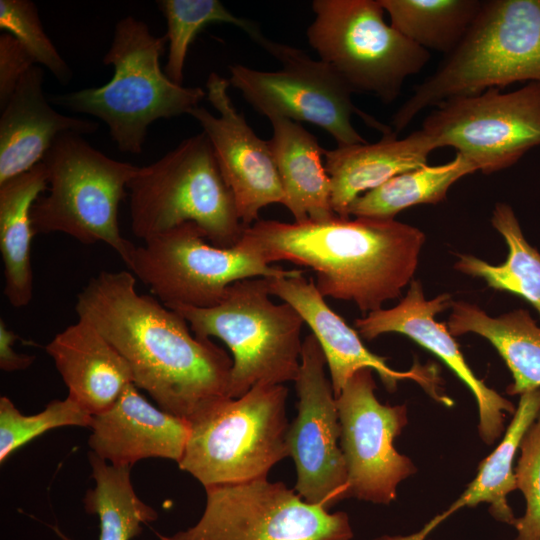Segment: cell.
I'll use <instances>...</instances> for the list:
<instances>
[{
	"mask_svg": "<svg viewBox=\"0 0 540 540\" xmlns=\"http://www.w3.org/2000/svg\"><path fill=\"white\" fill-rule=\"evenodd\" d=\"M47 187L48 175L42 162L0 185V252L4 294L15 308L27 306L32 299L31 242L36 234L31 210Z\"/></svg>",
	"mask_w": 540,
	"mask_h": 540,
	"instance_id": "obj_24",
	"label": "cell"
},
{
	"mask_svg": "<svg viewBox=\"0 0 540 540\" xmlns=\"http://www.w3.org/2000/svg\"><path fill=\"white\" fill-rule=\"evenodd\" d=\"M321 346L313 334L302 344L295 380L297 417L288 431L289 456L296 470L295 491L307 503L330 510L349 497L348 477L341 447L340 423Z\"/></svg>",
	"mask_w": 540,
	"mask_h": 540,
	"instance_id": "obj_15",
	"label": "cell"
},
{
	"mask_svg": "<svg viewBox=\"0 0 540 540\" xmlns=\"http://www.w3.org/2000/svg\"><path fill=\"white\" fill-rule=\"evenodd\" d=\"M0 28L14 36L36 65L47 68L66 84L72 72L42 26L37 6L30 0H0Z\"/></svg>",
	"mask_w": 540,
	"mask_h": 540,
	"instance_id": "obj_33",
	"label": "cell"
},
{
	"mask_svg": "<svg viewBox=\"0 0 540 540\" xmlns=\"http://www.w3.org/2000/svg\"><path fill=\"white\" fill-rule=\"evenodd\" d=\"M68 388V396L90 415L112 406L134 384L127 361L89 321L58 333L45 347Z\"/></svg>",
	"mask_w": 540,
	"mask_h": 540,
	"instance_id": "obj_21",
	"label": "cell"
},
{
	"mask_svg": "<svg viewBox=\"0 0 540 540\" xmlns=\"http://www.w3.org/2000/svg\"><path fill=\"white\" fill-rule=\"evenodd\" d=\"M75 311L123 356L135 386L163 411L189 421L229 397L232 358L195 336L179 313L139 294L130 271L92 277L77 295Z\"/></svg>",
	"mask_w": 540,
	"mask_h": 540,
	"instance_id": "obj_1",
	"label": "cell"
},
{
	"mask_svg": "<svg viewBox=\"0 0 540 540\" xmlns=\"http://www.w3.org/2000/svg\"><path fill=\"white\" fill-rule=\"evenodd\" d=\"M307 39L352 93L393 102L405 80L428 63V50L387 24L379 0H314Z\"/></svg>",
	"mask_w": 540,
	"mask_h": 540,
	"instance_id": "obj_9",
	"label": "cell"
},
{
	"mask_svg": "<svg viewBox=\"0 0 540 540\" xmlns=\"http://www.w3.org/2000/svg\"><path fill=\"white\" fill-rule=\"evenodd\" d=\"M435 107L421 129L438 148L453 147L483 174L514 165L540 145V83L512 92L489 88Z\"/></svg>",
	"mask_w": 540,
	"mask_h": 540,
	"instance_id": "obj_13",
	"label": "cell"
},
{
	"mask_svg": "<svg viewBox=\"0 0 540 540\" xmlns=\"http://www.w3.org/2000/svg\"><path fill=\"white\" fill-rule=\"evenodd\" d=\"M491 223L508 245L505 262L491 265L472 255L460 254L454 267L464 274L482 278L496 290L524 298L540 315V253L525 239L510 205L497 203Z\"/></svg>",
	"mask_w": 540,
	"mask_h": 540,
	"instance_id": "obj_29",
	"label": "cell"
},
{
	"mask_svg": "<svg viewBox=\"0 0 540 540\" xmlns=\"http://www.w3.org/2000/svg\"><path fill=\"white\" fill-rule=\"evenodd\" d=\"M269 140L284 191L285 206L294 222L322 221L336 214L331 206V180L322 162L324 149L298 122L270 119Z\"/></svg>",
	"mask_w": 540,
	"mask_h": 540,
	"instance_id": "obj_23",
	"label": "cell"
},
{
	"mask_svg": "<svg viewBox=\"0 0 540 540\" xmlns=\"http://www.w3.org/2000/svg\"><path fill=\"white\" fill-rule=\"evenodd\" d=\"M390 25L414 44L452 53L466 35L482 2L478 0H379Z\"/></svg>",
	"mask_w": 540,
	"mask_h": 540,
	"instance_id": "obj_30",
	"label": "cell"
},
{
	"mask_svg": "<svg viewBox=\"0 0 540 540\" xmlns=\"http://www.w3.org/2000/svg\"><path fill=\"white\" fill-rule=\"evenodd\" d=\"M372 369L353 374L335 397L340 423L349 497L377 504L396 498L398 484L416 471L393 445L407 424L405 405L381 404L375 395Z\"/></svg>",
	"mask_w": 540,
	"mask_h": 540,
	"instance_id": "obj_14",
	"label": "cell"
},
{
	"mask_svg": "<svg viewBox=\"0 0 540 540\" xmlns=\"http://www.w3.org/2000/svg\"><path fill=\"white\" fill-rule=\"evenodd\" d=\"M447 321L452 336L474 333L487 339L512 373L510 395L540 388V327L529 312L516 309L492 317L477 306L453 302Z\"/></svg>",
	"mask_w": 540,
	"mask_h": 540,
	"instance_id": "obj_26",
	"label": "cell"
},
{
	"mask_svg": "<svg viewBox=\"0 0 540 540\" xmlns=\"http://www.w3.org/2000/svg\"><path fill=\"white\" fill-rule=\"evenodd\" d=\"M287 396L283 384H258L212 403L188 421L179 468L204 488L266 479L289 456Z\"/></svg>",
	"mask_w": 540,
	"mask_h": 540,
	"instance_id": "obj_7",
	"label": "cell"
},
{
	"mask_svg": "<svg viewBox=\"0 0 540 540\" xmlns=\"http://www.w3.org/2000/svg\"><path fill=\"white\" fill-rule=\"evenodd\" d=\"M229 81L216 72L206 81L207 98L218 115L196 106L188 114L208 137L223 177L231 189L242 224L259 220L262 208L284 202V191L269 141L259 138L235 108Z\"/></svg>",
	"mask_w": 540,
	"mask_h": 540,
	"instance_id": "obj_16",
	"label": "cell"
},
{
	"mask_svg": "<svg viewBox=\"0 0 540 540\" xmlns=\"http://www.w3.org/2000/svg\"><path fill=\"white\" fill-rule=\"evenodd\" d=\"M95 487L84 496V509L99 520L98 540H132L157 520V511L142 501L132 485L131 467H116L90 451ZM60 540H72L53 527Z\"/></svg>",
	"mask_w": 540,
	"mask_h": 540,
	"instance_id": "obj_27",
	"label": "cell"
},
{
	"mask_svg": "<svg viewBox=\"0 0 540 540\" xmlns=\"http://www.w3.org/2000/svg\"><path fill=\"white\" fill-rule=\"evenodd\" d=\"M88 443L91 451L116 467H131L145 458L181 460L190 432L186 419L149 403L135 384L117 401L93 415Z\"/></svg>",
	"mask_w": 540,
	"mask_h": 540,
	"instance_id": "obj_19",
	"label": "cell"
},
{
	"mask_svg": "<svg viewBox=\"0 0 540 540\" xmlns=\"http://www.w3.org/2000/svg\"><path fill=\"white\" fill-rule=\"evenodd\" d=\"M424 242L420 229L394 219L336 215L293 223L259 219L237 244L268 265L288 261L312 269L323 297L353 302L368 314L411 282Z\"/></svg>",
	"mask_w": 540,
	"mask_h": 540,
	"instance_id": "obj_2",
	"label": "cell"
},
{
	"mask_svg": "<svg viewBox=\"0 0 540 540\" xmlns=\"http://www.w3.org/2000/svg\"><path fill=\"white\" fill-rule=\"evenodd\" d=\"M128 192L131 230L142 241L193 222L211 244L231 248L245 229L204 132L183 140L157 161L139 166Z\"/></svg>",
	"mask_w": 540,
	"mask_h": 540,
	"instance_id": "obj_5",
	"label": "cell"
},
{
	"mask_svg": "<svg viewBox=\"0 0 540 540\" xmlns=\"http://www.w3.org/2000/svg\"><path fill=\"white\" fill-rule=\"evenodd\" d=\"M42 163L48 187L31 210L35 234L61 232L85 245L103 242L128 266L136 246L122 236L118 213L139 166L108 157L72 132L55 139Z\"/></svg>",
	"mask_w": 540,
	"mask_h": 540,
	"instance_id": "obj_8",
	"label": "cell"
},
{
	"mask_svg": "<svg viewBox=\"0 0 540 540\" xmlns=\"http://www.w3.org/2000/svg\"><path fill=\"white\" fill-rule=\"evenodd\" d=\"M520 396L504 438L480 463L477 476L463 494L419 532L407 536H382L376 540H425L449 515L462 507H473L479 503H489V511L496 520L513 525L516 517L506 499L507 494L517 488L513 460L525 433L540 412V388Z\"/></svg>",
	"mask_w": 540,
	"mask_h": 540,
	"instance_id": "obj_25",
	"label": "cell"
},
{
	"mask_svg": "<svg viewBox=\"0 0 540 540\" xmlns=\"http://www.w3.org/2000/svg\"><path fill=\"white\" fill-rule=\"evenodd\" d=\"M92 415L67 396L51 401L33 415L21 413L6 396L0 397V462L39 435L63 426L89 427Z\"/></svg>",
	"mask_w": 540,
	"mask_h": 540,
	"instance_id": "obj_32",
	"label": "cell"
},
{
	"mask_svg": "<svg viewBox=\"0 0 540 540\" xmlns=\"http://www.w3.org/2000/svg\"><path fill=\"white\" fill-rule=\"evenodd\" d=\"M397 135L392 130L372 144L324 149V165L331 180V206L337 216L350 218L348 208L361 193L427 165L429 154L438 149L422 129L402 139Z\"/></svg>",
	"mask_w": 540,
	"mask_h": 540,
	"instance_id": "obj_22",
	"label": "cell"
},
{
	"mask_svg": "<svg viewBox=\"0 0 540 540\" xmlns=\"http://www.w3.org/2000/svg\"><path fill=\"white\" fill-rule=\"evenodd\" d=\"M36 65L23 45L11 34L0 35V107L6 105L21 78Z\"/></svg>",
	"mask_w": 540,
	"mask_h": 540,
	"instance_id": "obj_35",
	"label": "cell"
},
{
	"mask_svg": "<svg viewBox=\"0 0 540 540\" xmlns=\"http://www.w3.org/2000/svg\"><path fill=\"white\" fill-rule=\"evenodd\" d=\"M1 110L0 185L41 163L61 134H92L99 128L95 121L66 116L50 106L39 65L21 78Z\"/></svg>",
	"mask_w": 540,
	"mask_h": 540,
	"instance_id": "obj_20",
	"label": "cell"
},
{
	"mask_svg": "<svg viewBox=\"0 0 540 540\" xmlns=\"http://www.w3.org/2000/svg\"><path fill=\"white\" fill-rule=\"evenodd\" d=\"M206 240L198 225L183 223L144 240L127 267L165 306L198 308L218 304L239 280L304 273L270 266L238 244L221 248Z\"/></svg>",
	"mask_w": 540,
	"mask_h": 540,
	"instance_id": "obj_11",
	"label": "cell"
},
{
	"mask_svg": "<svg viewBox=\"0 0 540 540\" xmlns=\"http://www.w3.org/2000/svg\"><path fill=\"white\" fill-rule=\"evenodd\" d=\"M520 457L515 469L517 488L526 500V510L516 518L515 540H540V412L520 443Z\"/></svg>",
	"mask_w": 540,
	"mask_h": 540,
	"instance_id": "obj_34",
	"label": "cell"
},
{
	"mask_svg": "<svg viewBox=\"0 0 540 540\" xmlns=\"http://www.w3.org/2000/svg\"><path fill=\"white\" fill-rule=\"evenodd\" d=\"M477 171L459 153L444 164L425 165L399 174L357 197L348 215L361 218L394 219L402 210L421 204H437L446 199L450 187Z\"/></svg>",
	"mask_w": 540,
	"mask_h": 540,
	"instance_id": "obj_28",
	"label": "cell"
},
{
	"mask_svg": "<svg viewBox=\"0 0 540 540\" xmlns=\"http://www.w3.org/2000/svg\"><path fill=\"white\" fill-rule=\"evenodd\" d=\"M452 304L448 293L426 299L421 283L412 280L406 296L396 306L370 312L354 324L367 340L385 333L403 334L441 359L474 395L479 410V434L485 443L492 444L504 429L506 414L513 415L516 409L475 376L447 326L435 321V316Z\"/></svg>",
	"mask_w": 540,
	"mask_h": 540,
	"instance_id": "obj_18",
	"label": "cell"
},
{
	"mask_svg": "<svg viewBox=\"0 0 540 540\" xmlns=\"http://www.w3.org/2000/svg\"><path fill=\"white\" fill-rule=\"evenodd\" d=\"M525 81L540 83V0L483 1L457 48L394 113V132L448 98Z\"/></svg>",
	"mask_w": 540,
	"mask_h": 540,
	"instance_id": "obj_3",
	"label": "cell"
},
{
	"mask_svg": "<svg viewBox=\"0 0 540 540\" xmlns=\"http://www.w3.org/2000/svg\"><path fill=\"white\" fill-rule=\"evenodd\" d=\"M158 6L167 22V77L182 85L189 47L197 34L210 23L237 26L256 41L262 33L253 21L235 16L218 0H161Z\"/></svg>",
	"mask_w": 540,
	"mask_h": 540,
	"instance_id": "obj_31",
	"label": "cell"
},
{
	"mask_svg": "<svg viewBox=\"0 0 540 540\" xmlns=\"http://www.w3.org/2000/svg\"><path fill=\"white\" fill-rule=\"evenodd\" d=\"M198 522L159 540H351L345 512L309 504L282 482L258 479L205 488Z\"/></svg>",
	"mask_w": 540,
	"mask_h": 540,
	"instance_id": "obj_12",
	"label": "cell"
},
{
	"mask_svg": "<svg viewBox=\"0 0 540 540\" xmlns=\"http://www.w3.org/2000/svg\"><path fill=\"white\" fill-rule=\"evenodd\" d=\"M267 278L236 281L215 306L171 305L195 336L215 337L232 353L229 397L239 398L258 384L296 380L304 320L288 303L270 300Z\"/></svg>",
	"mask_w": 540,
	"mask_h": 540,
	"instance_id": "obj_6",
	"label": "cell"
},
{
	"mask_svg": "<svg viewBox=\"0 0 540 540\" xmlns=\"http://www.w3.org/2000/svg\"><path fill=\"white\" fill-rule=\"evenodd\" d=\"M255 42L278 59L282 68L266 72L235 64L229 66L228 81L269 120L286 118L312 123L327 131L337 147L368 143L354 128L353 114L382 134L392 131L353 104L352 91L322 60L263 35Z\"/></svg>",
	"mask_w": 540,
	"mask_h": 540,
	"instance_id": "obj_10",
	"label": "cell"
},
{
	"mask_svg": "<svg viewBox=\"0 0 540 540\" xmlns=\"http://www.w3.org/2000/svg\"><path fill=\"white\" fill-rule=\"evenodd\" d=\"M167 38L155 36L145 22L133 16L120 19L103 63L113 66L111 80L53 98L67 109L103 121L122 152L140 154L149 126L198 106L207 93L170 80L160 66Z\"/></svg>",
	"mask_w": 540,
	"mask_h": 540,
	"instance_id": "obj_4",
	"label": "cell"
},
{
	"mask_svg": "<svg viewBox=\"0 0 540 540\" xmlns=\"http://www.w3.org/2000/svg\"><path fill=\"white\" fill-rule=\"evenodd\" d=\"M270 294L290 304L312 330L324 353L330 381L337 397L355 372L363 368L375 370L389 392L400 380L417 382L435 400L451 406L453 402L440 388V378L434 366L416 364L408 371L389 367L386 358L369 351L344 319L333 311L315 286L313 279L303 274L267 278Z\"/></svg>",
	"mask_w": 540,
	"mask_h": 540,
	"instance_id": "obj_17",
	"label": "cell"
},
{
	"mask_svg": "<svg viewBox=\"0 0 540 540\" xmlns=\"http://www.w3.org/2000/svg\"><path fill=\"white\" fill-rule=\"evenodd\" d=\"M17 335L8 329L6 323L0 319V368L6 372L25 370L35 360L34 355L19 354L13 345Z\"/></svg>",
	"mask_w": 540,
	"mask_h": 540,
	"instance_id": "obj_36",
	"label": "cell"
}]
</instances>
